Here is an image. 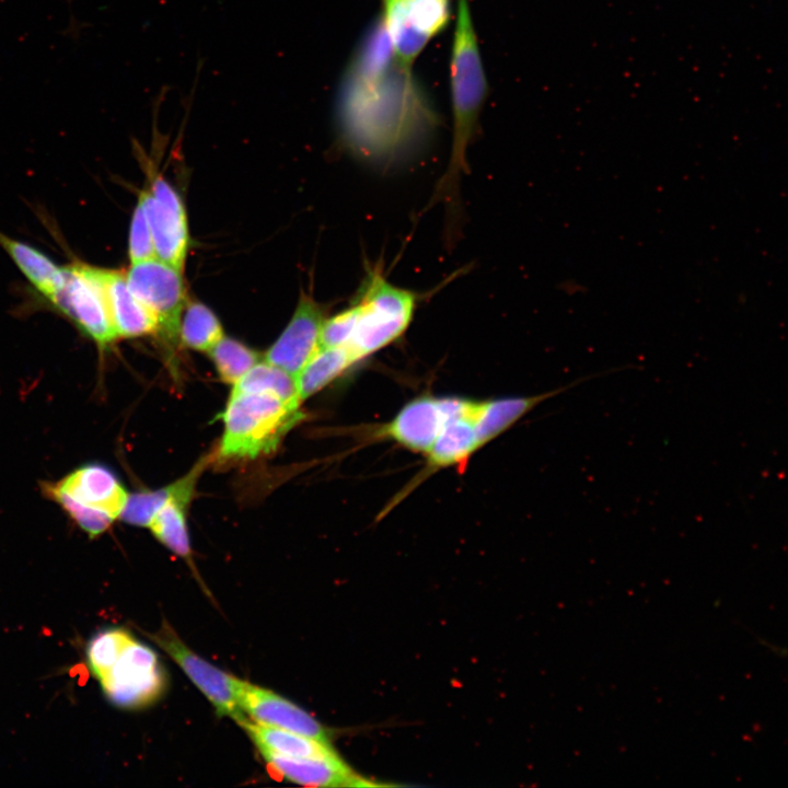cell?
<instances>
[{
  "mask_svg": "<svg viewBox=\"0 0 788 788\" xmlns=\"http://www.w3.org/2000/svg\"><path fill=\"white\" fill-rule=\"evenodd\" d=\"M0 245L30 283L49 300L61 287L65 266L56 264L39 250L0 232Z\"/></svg>",
  "mask_w": 788,
  "mask_h": 788,
  "instance_id": "cell-20",
  "label": "cell"
},
{
  "mask_svg": "<svg viewBox=\"0 0 788 788\" xmlns=\"http://www.w3.org/2000/svg\"><path fill=\"white\" fill-rule=\"evenodd\" d=\"M208 352L219 376L229 384L236 383L251 368L260 361L256 351L239 340L224 336Z\"/></svg>",
  "mask_w": 788,
  "mask_h": 788,
  "instance_id": "cell-24",
  "label": "cell"
},
{
  "mask_svg": "<svg viewBox=\"0 0 788 788\" xmlns=\"http://www.w3.org/2000/svg\"><path fill=\"white\" fill-rule=\"evenodd\" d=\"M470 399L456 396L421 395L408 402L391 421L376 430L375 437L426 455L445 424L464 415Z\"/></svg>",
  "mask_w": 788,
  "mask_h": 788,
  "instance_id": "cell-9",
  "label": "cell"
},
{
  "mask_svg": "<svg viewBox=\"0 0 788 788\" xmlns=\"http://www.w3.org/2000/svg\"><path fill=\"white\" fill-rule=\"evenodd\" d=\"M412 88L410 70L395 61L389 45L360 47L339 102L343 135L360 158L389 166L428 136L432 115Z\"/></svg>",
  "mask_w": 788,
  "mask_h": 788,
  "instance_id": "cell-1",
  "label": "cell"
},
{
  "mask_svg": "<svg viewBox=\"0 0 788 788\" xmlns=\"http://www.w3.org/2000/svg\"><path fill=\"white\" fill-rule=\"evenodd\" d=\"M48 301L94 341L100 351L118 338L97 267L85 264L65 266L62 285Z\"/></svg>",
  "mask_w": 788,
  "mask_h": 788,
  "instance_id": "cell-6",
  "label": "cell"
},
{
  "mask_svg": "<svg viewBox=\"0 0 788 788\" xmlns=\"http://www.w3.org/2000/svg\"><path fill=\"white\" fill-rule=\"evenodd\" d=\"M240 709L252 721L332 743V733L299 706L282 696L236 677Z\"/></svg>",
  "mask_w": 788,
  "mask_h": 788,
  "instance_id": "cell-13",
  "label": "cell"
},
{
  "mask_svg": "<svg viewBox=\"0 0 788 788\" xmlns=\"http://www.w3.org/2000/svg\"><path fill=\"white\" fill-rule=\"evenodd\" d=\"M125 276L134 294L155 315L159 336L176 347L186 305L183 271L155 257L132 263Z\"/></svg>",
  "mask_w": 788,
  "mask_h": 788,
  "instance_id": "cell-7",
  "label": "cell"
},
{
  "mask_svg": "<svg viewBox=\"0 0 788 788\" xmlns=\"http://www.w3.org/2000/svg\"><path fill=\"white\" fill-rule=\"evenodd\" d=\"M179 480L157 490H141L128 494L118 518L124 522L149 526L155 513L177 491Z\"/></svg>",
  "mask_w": 788,
  "mask_h": 788,
  "instance_id": "cell-25",
  "label": "cell"
},
{
  "mask_svg": "<svg viewBox=\"0 0 788 788\" xmlns=\"http://www.w3.org/2000/svg\"><path fill=\"white\" fill-rule=\"evenodd\" d=\"M99 682L108 699L125 708L154 700L164 683L157 654L134 638Z\"/></svg>",
  "mask_w": 788,
  "mask_h": 788,
  "instance_id": "cell-11",
  "label": "cell"
},
{
  "mask_svg": "<svg viewBox=\"0 0 788 788\" xmlns=\"http://www.w3.org/2000/svg\"><path fill=\"white\" fill-rule=\"evenodd\" d=\"M323 322L321 308L311 298L302 297L289 324L264 360L296 376L320 349Z\"/></svg>",
  "mask_w": 788,
  "mask_h": 788,
  "instance_id": "cell-14",
  "label": "cell"
},
{
  "mask_svg": "<svg viewBox=\"0 0 788 788\" xmlns=\"http://www.w3.org/2000/svg\"><path fill=\"white\" fill-rule=\"evenodd\" d=\"M418 294L390 282L378 267L371 270L355 302L356 321L343 346L356 362L398 339L409 327Z\"/></svg>",
  "mask_w": 788,
  "mask_h": 788,
  "instance_id": "cell-4",
  "label": "cell"
},
{
  "mask_svg": "<svg viewBox=\"0 0 788 788\" xmlns=\"http://www.w3.org/2000/svg\"><path fill=\"white\" fill-rule=\"evenodd\" d=\"M44 493L56 501L90 536L104 533L119 517L127 491L105 465L84 464L56 483H46Z\"/></svg>",
  "mask_w": 788,
  "mask_h": 788,
  "instance_id": "cell-5",
  "label": "cell"
},
{
  "mask_svg": "<svg viewBox=\"0 0 788 788\" xmlns=\"http://www.w3.org/2000/svg\"><path fill=\"white\" fill-rule=\"evenodd\" d=\"M128 255L131 264L157 257L151 229L140 196L130 221Z\"/></svg>",
  "mask_w": 788,
  "mask_h": 788,
  "instance_id": "cell-27",
  "label": "cell"
},
{
  "mask_svg": "<svg viewBox=\"0 0 788 788\" xmlns=\"http://www.w3.org/2000/svg\"><path fill=\"white\" fill-rule=\"evenodd\" d=\"M131 639L128 631L115 628L99 633L90 641L88 662L97 680L112 668Z\"/></svg>",
  "mask_w": 788,
  "mask_h": 788,
  "instance_id": "cell-26",
  "label": "cell"
},
{
  "mask_svg": "<svg viewBox=\"0 0 788 788\" xmlns=\"http://www.w3.org/2000/svg\"><path fill=\"white\" fill-rule=\"evenodd\" d=\"M207 464V459H200L185 476L178 479L177 491L161 507L148 526L160 543L186 559L190 558V546L185 511Z\"/></svg>",
  "mask_w": 788,
  "mask_h": 788,
  "instance_id": "cell-17",
  "label": "cell"
},
{
  "mask_svg": "<svg viewBox=\"0 0 788 788\" xmlns=\"http://www.w3.org/2000/svg\"><path fill=\"white\" fill-rule=\"evenodd\" d=\"M450 70L452 147L448 167L438 182L431 201H443L449 213H454L461 177L467 169V147L474 136L487 93V82L468 0H457Z\"/></svg>",
  "mask_w": 788,
  "mask_h": 788,
  "instance_id": "cell-2",
  "label": "cell"
},
{
  "mask_svg": "<svg viewBox=\"0 0 788 788\" xmlns=\"http://www.w3.org/2000/svg\"><path fill=\"white\" fill-rule=\"evenodd\" d=\"M477 406L478 401H475L467 414L454 417L445 424L426 453V473L455 465L463 467L482 448L474 422Z\"/></svg>",
  "mask_w": 788,
  "mask_h": 788,
  "instance_id": "cell-18",
  "label": "cell"
},
{
  "mask_svg": "<svg viewBox=\"0 0 788 788\" xmlns=\"http://www.w3.org/2000/svg\"><path fill=\"white\" fill-rule=\"evenodd\" d=\"M382 23L395 61L409 69L449 19L448 0H383Z\"/></svg>",
  "mask_w": 788,
  "mask_h": 788,
  "instance_id": "cell-8",
  "label": "cell"
},
{
  "mask_svg": "<svg viewBox=\"0 0 788 788\" xmlns=\"http://www.w3.org/2000/svg\"><path fill=\"white\" fill-rule=\"evenodd\" d=\"M265 762L289 781L311 787L378 786L357 774L341 757L333 760L289 757L259 751Z\"/></svg>",
  "mask_w": 788,
  "mask_h": 788,
  "instance_id": "cell-15",
  "label": "cell"
},
{
  "mask_svg": "<svg viewBox=\"0 0 788 788\" xmlns=\"http://www.w3.org/2000/svg\"><path fill=\"white\" fill-rule=\"evenodd\" d=\"M242 727L252 739L258 751L302 758H338L340 755L332 743L302 735L299 733L266 727L246 719Z\"/></svg>",
  "mask_w": 788,
  "mask_h": 788,
  "instance_id": "cell-19",
  "label": "cell"
},
{
  "mask_svg": "<svg viewBox=\"0 0 788 788\" xmlns=\"http://www.w3.org/2000/svg\"><path fill=\"white\" fill-rule=\"evenodd\" d=\"M356 309L354 304L331 318L324 320L320 334V348L345 346L354 331Z\"/></svg>",
  "mask_w": 788,
  "mask_h": 788,
  "instance_id": "cell-28",
  "label": "cell"
},
{
  "mask_svg": "<svg viewBox=\"0 0 788 788\" xmlns=\"http://www.w3.org/2000/svg\"><path fill=\"white\" fill-rule=\"evenodd\" d=\"M355 363L345 347L320 348L294 376L300 399L315 394Z\"/></svg>",
  "mask_w": 788,
  "mask_h": 788,
  "instance_id": "cell-21",
  "label": "cell"
},
{
  "mask_svg": "<svg viewBox=\"0 0 788 788\" xmlns=\"http://www.w3.org/2000/svg\"><path fill=\"white\" fill-rule=\"evenodd\" d=\"M300 404L265 392L233 391L220 418L222 460L255 459L273 452L302 418Z\"/></svg>",
  "mask_w": 788,
  "mask_h": 788,
  "instance_id": "cell-3",
  "label": "cell"
},
{
  "mask_svg": "<svg viewBox=\"0 0 788 788\" xmlns=\"http://www.w3.org/2000/svg\"><path fill=\"white\" fill-rule=\"evenodd\" d=\"M151 637L201 691L219 716H227L240 726L247 719L237 704L235 676L196 654L167 623Z\"/></svg>",
  "mask_w": 788,
  "mask_h": 788,
  "instance_id": "cell-12",
  "label": "cell"
},
{
  "mask_svg": "<svg viewBox=\"0 0 788 788\" xmlns=\"http://www.w3.org/2000/svg\"><path fill=\"white\" fill-rule=\"evenodd\" d=\"M115 332L134 338L157 333L155 315L134 294L125 274L97 267Z\"/></svg>",
  "mask_w": 788,
  "mask_h": 788,
  "instance_id": "cell-16",
  "label": "cell"
},
{
  "mask_svg": "<svg viewBox=\"0 0 788 788\" xmlns=\"http://www.w3.org/2000/svg\"><path fill=\"white\" fill-rule=\"evenodd\" d=\"M233 385V391L265 392L289 403L302 402L298 394L296 378L265 360L256 363Z\"/></svg>",
  "mask_w": 788,
  "mask_h": 788,
  "instance_id": "cell-23",
  "label": "cell"
},
{
  "mask_svg": "<svg viewBox=\"0 0 788 788\" xmlns=\"http://www.w3.org/2000/svg\"><path fill=\"white\" fill-rule=\"evenodd\" d=\"M223 336L220 321L209 308L199 302L185 305L179 325V340L184 346L208 351Z\"/></svg>",
  "mask_w": 788,
  "mask_h": 788,
  "instance_id": "cell-22",
  "label": "cell"
},
{
  "mask_svg": "<svg viewBox=\"0 0 788 788\" xmlns=\"http://www.w3.org/2000/svg\"><path fill=\"white\" fill-rule=\"evenodd\" d=\"M142 199L157 258L183 271L189 234L185 207L176 190L160 175L139 195Z\"/></svg>",
  "mask_w": 788,
  "mask_h": 788,
  "instance_id": "cell-10",
  "label": "cell"
}]
</instances>
